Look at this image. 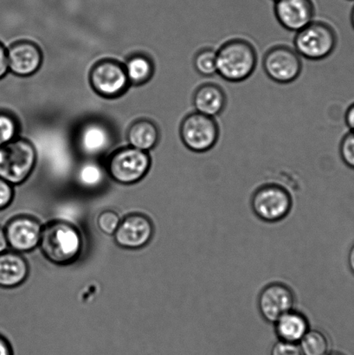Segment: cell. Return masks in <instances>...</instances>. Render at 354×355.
I'll return each mask as SVG.
<instances>
[{"instance_id":"12","label":"cell","mask_w":354,"mask_h":355,"mask_svg":"<svg viewBox=\"0 0 354 355\" xmlns=\"http://www.w3.org/2000/svg\"><path fill=\"white\" fill-rule=\"evenodd\" d=\"M5 231L9 245L21 252L33 250L41 239L40 226L27 218L9 223Z\"/></svg>"},{"instance_id":"11","label":"cell","mask_w":354,"mask_h":355,"mask_svg":"<svg viewBox=\"0 0 354 355\" xmlns=\"http://www.w3.org/2000/svg\"><path fill=\"white\" fill-rule=\"evenodd\" d=\"M193 104L196 112L215 118L227 107V96L223 88L216 83H204L194 92Z\"/></svg>"},{"instance_id":"30","label":"cell","mask_w":354,"mask_h":355,"mask_svg":"<svg viewBox=\"0 0 354 355\" xmlns=\"http://www.w3.org/2000/svg\"><path fill=\"white\" fill-rule=\"evenodd\" d=\"M345 121L349 131L354 132V103L348 107L346 111Z\"/></svg>"},{"instance_id":"13","label":"cell","mask_w":354,"mask_h":355,"mask_svg":"<svg viewBox=\"0 0 354 355\" xmlns=\"http://www.w3.org/2000/svg\"><path fill=\"white\" fill-rule=\"evenodd\" d=\"M152 233V225L147 218L142 216H132L119 225L116 239L121 246L137 248L148 242Z\"/></svg>"},{"instance_id":"7","label":"cell","mask_w":354,"mask_h":355,"mask_svg":"<svg viewBox=\"0 0 354 355\" xmlns=\"http://www.w3.org/2000/svg\"><path fill=\"white\" fill-rule=\"evenodd\" d=\"M44 252L55 262L64 263L76 256L80 249V238L75 229L57 224L47 229L43 236Z\"/></svg>"},{"instance_id":"15","label":"cell","mask_w":354,"mask_h":355,"mask_svg":"<svg viewBox=\"0 0 354 355\" xmlns=\"http://www.w3.org/2000/svg\"><path fill=\"white\" fill-rule=\"evenodd\" d=\"M8 68L19 76L33 73L40 64L39 51L30 44L17 45L10 49L7 54Z\"/></svg>"},{"instance_id":"2","label":"cell","mask_w":354,"mask_h":355,"mask_svg":"<svg viewBox=\"0 0 354 355\" xmlns=\"http://www.w3.org/2000/svg\"><path fill=\"white\" fill-rule=\"evenodd\" d=\"M337 42L334 28L321 21H313L297 31L294 41V50L308 60H322L335 51Z\"/></svg>"},{"instance_id":"31","label":"cell","mask_w":354,"mask_h":355,"mask_svg":"<svg viewBox=\"0 0 354 355\" xmlns=\"http://www.w3.org/2000/svg\"><path fill=\"white\" fill-rule=\"evenodd\" d=\"M0 355H13L12 346L1 335H0Z\"/></svg>"},{"instance_id":"37","label":"cell","mask_w":354,"mask_h":355,"mask_svg":"<svg viewBox=\"0 0 354 355\" xmlns=\"http://www.w3.org/2000/svg\"><path fill=\"white\" fill-rule=\"evenodd\" d=\"M275 1H276V0H275Z\"/></svg>"},{"instance_id":"36","label":"cell","mask_w":354,"mask_h":355,"mask_svg":"<svg viewBox=\"0 0 354 355\" xmlns=\"http://www.w3.org/2000/svg\"><path fill=\"white\" fill-rule=\"evenodd\" d=\"M350 1H354V0H350Z\"/></svg>"},{"instance_id":"9","label":"cell","mask_w":354,"mask_h":355,"mask_svg":"<svg viewBox=\"0 0 354 355\" xmlns=\"http://www.w3.org/2000/svg\"><path fill=\"white\" fill-rule=\"evenodd\" d=\"M275 2L276 19L286 30L297 33L313 22L315 9L312 0H276Z\"/></svg>"},{"instance_id":"16","label":"cell","mask_w":354,"mask_h":355,"mask_svg":"<svg viewBox=\"0 0 354 355\" xmlns=\"http://www.w3.org/2000/svg\"><path fill=\"white\" fill-rule=\"evenodd\" d=\"M126 82L127 78L123 69L109 62L100 65L93 73L94 85L105 95H114L121 92Z\"/></svg>"},{"instance_id":"14","label":"cell","mask_w":354,"mask_h":355,"mask_svg":"<svg viewBox=\"0 0 354 355\" xmlns=\"http://www.w3.org/2000/svg\"><path fill=\"white\" fill-rule=\"evenodd\" d=\"M276 333L281 340L298 343L310 330V322L303 313L290 311L275 322Z\"/></svg>"},{"instance_id":"6","label":"cell","mask_w":354,"mask_h":355,"mask_svg":"<svg viewBox=\"0 0 354 355\" xmlns=\"http://www.w3.org/2000/svg\"><path fill=\"white\" fill-rule=\"evenodd\" d=\"M35 162V153L24 141L8 144L0 148V178L8 183L22 182L29 175Z\"/></svg>"},{"instance_id":"29","label":"cell","mask_w":354,"mask_h":355,"mask_svg":"<svg viewBox=\"0 0 354 355\" xmlns=\"http://www.w3.org/2000/svg\"><path fill=\"white\" fill-rule=\"evenodd\" d=\"M8 60H7V54L5 48L0 44V79L5 76L8 71Z\"/></svg>"},{"instance_id":"4","label":"cell","mask_w":354,"mask_h":355,"mask_svg":"<svg viewBox=\"0 0 354 355\" xmlns=\"http://www.w3.org/2000/svg\"><path fill=\"white\" fill-rule=\"evenodd\" d=\"M251 207L263 221L276 223L289 215L292 208V198L285 188L268 184L259 187L253 194Z\"/></svg>"},{"instance_id":"21","label":"cell","mask_w":354,"mask_h":355,"mask_svg":"<svg viewBox=\"0 0 354 355\" xmlns=\"http://www.w3.org/2000/svg\"><path fill=\"white\" fill-rule=\"evenodd\" d=\"M193 65L195 71L204 78L217 74V51L213 48H203L194 55Z\"/></svg>"},{"instance_id":"34","label":"cell","mask_w":354,"mask_h":355,"mask_svg":"<svg viewBox=\"0 0 354 355\" xmlns=\"http://www.w3.org/2000/svg\"><path fill=\"white\" fill-rule=\"evenodd\" d=\"M351 23H352V26H353V28L354 30V6H353V8L352 12H351Z\"/></svg>"},{"instance_id":"28","label":"cell","mask_w":354,"mask_h":355,"mask_svg":"<svg viewBox=\"0 0 354 355\" xmlns=\"http://www.w3.org/2000/svg\"><path fill=\"white\" fill-rule=\"evenodd\" d=\"M12 200V189L10 184L0 178V211L9 207Z\"/></svg>"},{"instance_id":"22","label":"cell","mask_w":354,"mask_h":355,"mask_svg":"<svg viewBox=\"0 0 354 355\" xmlns=\"http://www.w3.org/2000/svg\"><path fill=\"white\" fill-rule=\"evenodd\" d=\"M127 76L132 81L140 83L148 78L151 72V65L148 60L142 58H134L128 62Z\"/></svg>"},{"instance_id":"25","label":"cell","mask_w":354,"mask_h":355,"mask_svg":"<svg viewBox=\"0 0 354 355\" xmlns=\"http://www.w3.org/2000/svg\"><path fill=\"white\" fill-rule=\"evenodd\" d=\"M15 135V124L9 116L0 114V148L10 144Z\"/></svg>"},{"instance_id":"23","label":"cell","mask_w":354,"mask_h":355,"mask_svg":"<svg viewBox=\"0 0 354 355\" xmlns=\"http://www.w3.org/2000/svg\"><path fill=\"white\" fill-rule=\"evenodd\" d=\"M79 178L85 186L96 187L103 180L102 170L95 164H87L80 170Z\"/></svg>"},{"instance_id":"33","label":"cell","mask_w":354,"mask_h":355,"mask_svg":"<svg viewBox=\"0 0 354 355\" xmlns=\"http://www.w3.org/2000/svg\"><path fill=\"white\" fill-rule=\"evenodd\" d=\"M348 266L352 273L354 275V243L348 253Z\"/></svg>"},{"instance_id":"17","label":"cell","mask_w":354,"mask_h":355,"mask_svg":"<svg viewBox=\"0 0 354 355\" xmlns=\"http://www.w3.org/2000/svg\"><path fill=\"white\" fill-rule=\"evenodd\" d=\"M26 263L17 254H0V287L9 288L17 286L26 279Z\"/></svg>"},{"instance_id":"32","label":"cell","mask_w":354,"mask_h":355,"mask_svg":"<svg viewBox=\"0 0 354 355\" xmlns=\"http://www.w3.org/2000/svg\"><path fill=\"white\" fill-rule=\"evenodd\" d=\"M9 243L7 241L6 231L0 226V254L6 252Z\"/></svg>"},{"instance_id":"5","label":"cell","mask_w":354,"mask_h":355,"mask_svg":"<svg viewBox=\"0 0 354 355\" xmlns=\"http://www.w3.org/2000/svg\"><path fill=\"white\" fill-rule=\"evenodd\" d=\"M263 66L268 78L280 85L296 81L303 71L301 55L285 45L269 49L263 58Z\"/></svg>"},{"instance_id":"24","label":"cell","mask_w":354,"mask_h":355,"mask_svg":"<svg viewBox=\"0 0 354 355\" xmlns=\"http://www.w3.org/2000/svg\"><path fill=\"white\" fill-rule=\"evenodd\" d=\"M339 155L349 168L354 170V132L349 131L339 144Z\"/></svg>"},{"instance_id":"19","label":"cell","mask_w":354,"mask_h":355,"mask_svg":"<svg viewBox=\"0 0 354 355\" xmlns=\"http://www.w3.org/2000/svg\"><path fill=\"white\" fill-rule=\"evenodd\" d=\"M109 144V135L104 128L97 125H91L82 132L81 144L89 154L102 152Z\"/></svg>"},{"instance_id":"18","label":"cell","mask_w":354,"mask_h":355,"mask_svg":"<svg viewBox=\"0 0 354 355\" xmlns=\"http://www.w3.org/2000/svg\"><path fill=\"white\" fill-rule=\"evenodd\" d=\"M157 140V130L151 123H139L131 128L130 141L132 146L138 150H147V149L154 147Z\"/></svg>"},{"instance_id":"8","label":"cell","mask_w":354,"mask_h":355,"mask_svg":"<svg viewBox=\"0 0 354 355\" xmlns=\"http://www.w3.org/2000/svg\"><path fill=\"white\" fill-rule=\"evenodd\" d=\"M294 301V292L287 285L270 284L259 295V311L267 322L275 323L281 316L292 311Z\"/></svg>"},{"instance_id":"1","label":"cell","mask_w":354,"mask_h":355,"mask_svg":"<svg viewBox=\"0 0 354 355\" xmlns=\"http://www.w3.org/2000/svg\"><path fill=\"white\" fill-rule=\"evenodd\" d=\"M256 64L255 47L241 38L227 41L217 51V74L225 81H245L254 73Z\"/></svg>"},{"instance_id":"20","label":"cell","mask_w":354,"mask_h":355,"mask_svg":"<svg viewBox=\"0 0 354 355\" xmlns=\"http://www.w3.org/2000/svg\"><path fill=\"white\" fill-rule=\"evenodd\" d=\"M303 355H326L328 352L329 342L327 336L320 330H308L300 340Z\"/></svg>"},{"instance_id":"35","label":"cell","mask_w":354,"mask_h":355,"mask_svg":"<svg viewBox=\"0 0 354 355\" xmlns=\"http://www.w3.org/2000/svg\"><path fill=\"white\" fill-rule=\"evenodd\" d=\"M326 355H344V354H339V353H331V354H327Z\"/></svg>"},{"instance_id":"27","label":"cell","mask_w":354,"mask_h":355,"mask_svg":"<svg viewBox=\"0 0 354 355\" xmlns=\"http://www.w3.org/2000/svg\"><path fill=\"white\" fill-rule=\"evenodd\" d=\"M272 355H303L297 343L279 340L272 347Z\"/></svg>"},{"instance_id":"3","label":"cell","mask_w":354,"mask_h":355,"mask_svg":"<svg viewBox=\"0 0 354 355\" xmlns=\"http://www.w3.org/2000/svg\"><path fill=\"white\" fill-rule=\"evenodd\" d=\"M220 135V126L215 118L196 111L186 116L180 126L184 145L197 154L211 150L218 144Z\"/></svg>"},{"instance_id":"26","label":"cell","mask_w":354,"mask_h":355,"mask_svg":"<svg viewBox=\"0 0 354 355\" xmlns=\"http://www.w3.org/2000/svg\"><path fill=\"white\" fill-rule=\"evenodd\" d=\"M98 225L103 232L107 233V234H112L119 227L120 219L114 212H104L100 216Z\"/></svg>"},{"instance_id":"10","label":"cell","mask_w":354,"mask_h":355,"mask_svg":"<svg viewBox=\"0 0 354 355\" xmlns=\"http://www.w3.org/2000/svg\"><path fill=\"white\" fill-rule=\"evenodd\" d=\"M148 156L138 149L120 153L111 163V173L121 183H132L140 180L148 168Z\"/></svg>"}]
</instances>
